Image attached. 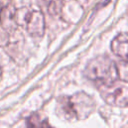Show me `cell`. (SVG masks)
<instances>
[{
	"label": "cell",
	"instance_id": "6da1fadb",
	"mask_svg": "<svg viewBox=\"0 0 128 128\" xmlns=\"http://www.w3.org/2000/svg\"><path fill=\"white\" fill-rule=\"evenodd\" d=\"M93 98L81 91L70 96H61L57 99L56 111L58 115L68 121H80L90 116L94 111Z\"/></svg>",
	"mask_w": 128,
	"mask_h": 128
},
{
	"label": "cell",
	"instance_id": "7a4b0ae2",
	"mask_svg": "<svg viewBox=\"0 0 128 128\" xmlns=\"http://www.w3.org/2000/svg\"><path fill=\"white\" fill-rule=\"evenodd\" d=\"M84 76L97 84V86L112 82L119 78L117 65L115 62L106 55L97 56L91 59L85 69Z\"/></svg>",
	"mask_w": 128,
	"mask_h": 128
},
{
	"label": "cell",
	"instance_id": "3957f363",
	"mask_svg": "<svg viewBox=\"0 0 128 128\" xmlns=\"http://www.w3.org/2000/svg\"><path fill=\"white\" fill-rule=\"evenodd\" d=\"M13 19L17 25L22 26L31 36H43L45 31V17L40 10L29 7L14 9Z\"/></svg>",
	"mask_w": 128,
	"mask_h": 128
},
{
	"label": "cell",
	"instance_id": "277c9868",
	"mask_svg": "<svg viewBox=\"0 0 128 128\" xmlns=\"http://www.w3.org/2000/svg\"><path fill=\"white\" fill-rule=\"evenodd\" d=\"M99 92L103 100L112 106L126 107L128 102V86L127 81L116 79L112 82L98 86Z\"/></svg>",
	"mask_w": 128,
	"mask_h": 128
},
{
	"label": "cell",
	"instance_id": "5b68a950",
	"mask_svg": "<svg viewBox=\"0 0 128 128\" xmlns=\"http://www.w3.org/2000/svg\"><path fill=\"white\" fill-rule=\"evenodd\" d=\"M14 9L10 6H5L0 12V45L8 43L10 35L16 30L17 24L13 19Z\"/></svg>",
	"mask_w": 128,
	"mask_h": 128
},
{
	"label": "cell",
	"instance_id": "8992f818",
	"mask_svg": "<svg viewBox=\"0 0 128 128\" xmlns=\"http://www.w3.org/2000/svg\"><path fill=\"white\" fill-rule=\"evenodd\" d=\"M112 52L122 58L124 61H127V50H128V37L126 32L119 33L111 42Z\"/></svg>",
	"mask_w": 128,
	"mask_h": 128
},
{
	"label": "cell",
	"instance_id": "52a82bcc",
	"mask_svg": "<svg viewBox=\"0 0 128 128\" xmlns=\"http://www.w3.org/2000/svg\"><path fill=\"white\" fill-rule=\"evenodd\" d=\"M38 1L46 8L47 12L52 16L58 15L63 6V0H38Z\"/></svg>",
	"mask_w": 128,
	"mask_h": 128
},
{
	"label": "cell",
	"instance_id": "ba28073f",
	"mask_svg": "<svg viewBox=\"0 0 128 128\" xmlns=\"http://www.w3.org/2000/svg\"><path fill=\"white\" fill-rule=\"evenodd\" d=\"M48 125L49 123L47 122V120L42 119L41 115H39L38 113L31 115L27 120V126H31V127H42V126H48Z\"/></svg>",
	"mask_w": 128,
	"mask_h": 128
},
{
	"label": "cell",
	"instance_id": "9c48e42d",
	"mask_svg": "<svg viewBox=\"0 0 128 128\" xmlns=\"http://www.w3.org/2000/svg\"><path fill=\"white\" fill-rule=\"evenodd\" d=\"M0 76H1V69H0Z\"/></svg>",
	"mask_w": 128,
	"mask_h": 128
}]
</instances>
